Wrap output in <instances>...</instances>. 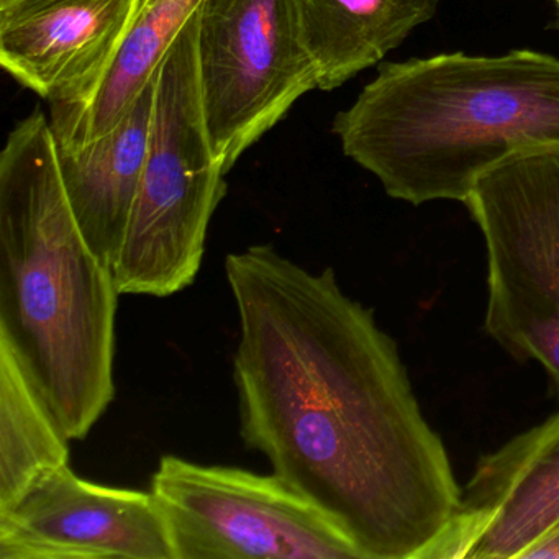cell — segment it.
<instances>
[{
    "instance_id": "cell-1",
    "label": "cell",
    "mask_w": 559,
    "mask_h": 559,
    "mask_svg": "<svg viewBox=\"0 0 559 559\" xmlns=\"http://www.w3.org/2000/svg\"><path fill=\"white\" fill-rule=\"evenodd\" d=\"M240 342V435L362 559H433L461 503L440 435L394 340L343 293L271 245L225 260Z\"/></svg>"
},
{
    "instance_id": "cell-2",
    "label": "cell",
    "mask_w": 559,
    "mask_h": 559,
    "mask_svg": "<svg viewBox=\"0 0 559 559\" xmlns=\"http://www.w3.org/2000/svg\"><path fill=\"white\" fill-rule=\"evenodd\" d=\"M119 289L71 209L50 119L34 109L0 153V340L63 433L83 440L116 394Z\"/></svg>"
},
{
    "instance_id": "cell-3",
    "label": "cell",
    "mask_w": 559,
    "mask_h": 559,
    "mask_svg": "<svg viewBox=\"0 0 559 559\" xmlns=\"http://www.w3.org/2000/svg\"><path fill=\"white\" fill-rule=\"evenodd\" d=\"M332 129L392 199L464 204L507 156L559 145V60L515 50L384 63Z\"/></svg>"
},
{
    "instance_id": "cell-4",
    "label": "cell",
    "mask_w": 559,
    "mask_h": 559,
    "mask_svg": "<svg viewBox=\"0 0 559 559\" xmlns=\"http://www.w3.org/2000/svg\"><path fill=\"white\" fill-rule=\"evenodd\" d=\"M195 40L198 12L156 74L148 155L112 266L120 296L169 297L191 286L209 225L227 194V173L205 130Z\"/></svg>"
},
{
    "instance_id": "cell-5",
    "label": "cell",
    "mask_w": 559,
    "mask_h": 559,
    "mask_svg": "<svg viewBox=\"0 0 559 559\" xmlns=\"http://www.w3.org/2000/svg\"><path fill=\"white\" fill-rule=\"evenodd\" d=\"M464 204L487 253V333L545 369L559 397V145L512 153Z\"/></svg>"
},
{
    "instance_id": "cell-6",
    "label": "cell",
    "mask_w": 559,
    "mask_h": 559,
    "mask_svg": "<svg viewBox=\"0 0 559 559\" xmlns=\"http://www.w3.org/2000/svg\"><path fill=\"white\" fill-rule=\"evenodd\" d=\"M175 559H362L277 474L204 466L166 454L152 476Z\"/></svg>"
},
{
    "instance_id": "cell-7",
    "label": "cell",
    "mask_w": 559,
    "mask_h": 559,
    "mask_svg": "<svg viewBox=\"0 0 559 559\" xmlns=\"http://www.w3.org/2000/svg\"><path fill=\"white\" fill-rule=\"evenodd\" d=\"M195 48L205 130L228 175L319 80L293 0H204Z\"/></svg>"
},
{
    "instance_id": "cell-8",
    "label": "cell",
    "mask_w": 559,
    "mask_h": 559,
    "mask_svg": "<svg viewBox=\"0 0 559 559\" xmlns=\"http://www.w3.org/2000/svg\"><path fill=\"white\" fill-rule=\"evenodd\" d=\"M0 559H175L153 493L100 486L70 464L0 512Z\"/></svg>"
},
{
    "instance_id": "cell-9",
    "label": "cell",
    "mask_w": 559,
    "mask_h": 559,
    "mask_svg": "<svg viewBox=\"0 0 559 559\" xmlns=\"http://www.w3.org/2000/svg\"><path fill=\"white\" fill-rule=\"evenodd\" d=\"M559 530V412L480 457L433 559H525Z\"/></svg>"
},
{
    "instance_id": "cell-10",
    "label": "cell",
    "mask_w": 559,
    "mask_h": 559,
    "mask_svg": "<svg viewBox=\"0 0 559 559\" xmlns=\"http://www.w3.org/2000/svg\"><path fill=\"white\" fill-rule=\"evenodd\" d=\"M143 0H0V67L55 110L99 87Z\"/></svg>"
},
{
    "instance_id": "cell-11",
    "label": "cell",
    "mask_w": 559,
    "mask_h": 559,
    "mask_svg": "<svg viewBox=\"0 0 559 559\" xmlns=\"http://www.w3.org/2000/svg\"><path fill=\"white\" fill-rule=\"evenodd\" d=\"M156 76L100 139L61 150L60 169L78 224L94 253L114 266L122 248L152 139Z\"/></svg>"
},
{
    "instance_id": "cell-12",
    "label": "cell",
    "mask_w": 559,
    "mask_h": 559,
    "mask_svg": "<svg viewBox=\"0 0 559 559\" xmlns=\"http://www.w3.org/2000/svg\"><path fill=\"white\" fill-rule=\"evenodd\" d=\"M319 91H335L381 63L437 15L440 0H293Z\"/></svg>"
},
{
    "instance_id": "cell-13",
    "label": "cell",
    "mask_w": 559,
    "mask_h": 559,
    "mask_svg": "<svg viewBox=\"0 0 559 559\" xmlns=\"http://www.w3.org/2000/svg\"><path fill=\"white\" fill-rule=\"evenodd\" d=\"M202 4L204 0H143L116 60L90 100L76 109L51 112L61 150L81 148L122 120Z\"/></svg>"
},
{
    "instance_id": "cell-14",
    "label": "cell",
    "mask_w": 559,
    "mask_h": 559,
    "mask_svg": "<svg viewBox=\"0 0 559 559\" xmlns=\"http://www.w3.org/2000/svg\"><path fill=\"white\" fill-rule=\"evenodd\" d=\"M70 441L14 349L0 340V512L38 476L70 464Z\"/></svg>"
},
{
    "instance_id": "cell-15",
    "label": "cell",
    "mask_w": 559,
    "mask_h": 559,
    "mask_svg": "<svg viewBox=\"0 0 559 559\" xmlns=\"http://www.w3.org/2000/svg\"><path fill=\"white\" fill-rule=\"evenodd\" d=\"M536 558L559 559V530H556L548 538L543 539L535 548L526 552L525 559Z\"/></svg>"
},
{
    "instance_id": "cell-16",
    "label": "cell",
    "mask_w": 559,
    "mask_h": 559,
    "mask_svg": "<svg viewBox=\"0 0 559 559\" xmlns=\"http://www.w3.org/2000/svg\"><path fill=\"white\" fill-rule=\"evenodd\" d=\"M552 2H556V4H559V0H552Z\"/></svg>"
},
{
    "instance_id": "cell-17",
    "label": "cell",
    "mask_w": 559,
    "mask_h": 559,
    "mask_svg": "<svg viewBox=\"0 0 559 559\" xmlns=\"http://www.w3.org/2000/svg\"><path fill=\"white\" fill-rule=\"evenodd\" d=\"M558 8H559V4H558ZM558 19H559V12H558Z\"/></svg>"
}]
</instances>
